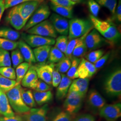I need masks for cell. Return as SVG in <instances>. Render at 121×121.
Here are the masks:
<instances>
[{
  "label": "cell",
  "instance_id": "6da1fadb",
  "mask_svg": "<svg viewBox=\"0 0 121 121\" xmlns=\"http://www.w3.org/2000/svg\"><path fill=\"white\" fill-rule=\"evenodd\" d=\"M89 18L94 29L104 38L112 43H116L121 38V34L116 26L109 21L102 20L91 14Z\"/></svg>",
  "mask_w": 121,
  "mask_h": 121
},
{
  "label": "cell",
  "instance_id": "7a4b0ae2",
  "mask_svg": "<svg viewBox=\"0 0 121 121\" xmlns=\"http://www.w3.org/2000/svg\"><path fill=\"white\" fill-rule=\"evenodd\" d=\"M93 28L90 19L73 17L69 21L68 39L79 38Z\"/></svg>",
  "mask_w": 121,
  "mask_h": 121
},
{
  "label": "cell",
  "instance_id": "3957f363",
  "mask_svg": "<svg viewBox=\"0 0 121 121\" xmlns=\"http://www.w3.org/2000/svg\"><path fill=\"white\" fill-rule=\"evenodd\" d=\"M21 87L20 84H17L5 93L13 111L19 114L25 113L30 109V108L24 103L22 99L20 93Z\"/></svg>",
  "mask_w": 121,
  "mask_h": 121
},
{
  "label": "cell",
  "instance_id": "277c9868",
  "mask_svg": "<svg viewBox=\"0 0 121 121\" xmlns=\"http://www.w3.org/2000/svg\"><path fill=\"white\" fill-rule=\"evenodd\" d=\"M104 88L108 95L119 96L121 94V69L118 68L110 73L104 83Z\"/></svg>",
  "mask_w": 121,
  "mask_h": 121
},
{
  "label": "cell",
  "instance_id": "5b68a950",
  "mask_svg": "<svg viewBox=\"0 0 121 121\" xmlns=\"http://www.w3.org/2000/svg\"><path fill=\"white\" fill-rule=\"evenodd\" d=\"M51 15L49 6L46 4H40L31 15L26 25L23 28V30L26 31L30 28L48 19Z\"/></svg>",
  "mask_w": 121,
  "mask_h": 121
},
{
  "label": "cell",
  "instance_id": "8992f818",
  "mask_svg": "<svg viewBox=\"0 0 121 121\" xmlns=\"http://www.w3.org/2000/svg\"><path fill=\"white\" fill-rule=\"evenodd\" d=\"M26 33L30 34L38 35L45 37L55 38L57 33L49 20L46 19L34 26L26 31Z\"/></svg>",
  "mask_w": 121,
  "mask_h": 121
},
{
  "label": "cell",
  "instance_id": "52a82bcc",
  "mask_svg": "<svg viewBox=\"0 0 121 121\" xmlns=\"http://www.w3.org/2000/svg\"><path fill=\"white\" fill-rule=\"evenodd\" d=\"M64 103L65 111L71 115L76 114L80 109L83 97L75 91L68 92Z\"/></svg>",
  "mask_w": 121,
  "mask_h": 121
},
{
  "label": "cell",
  "instance_id": "ba28073f",
  "mask_svg": "<svg viewBox=\"0 0 121 121\" xmlns=\"http://www.w3.org/2000/svg\"><path fill=\"white\" fill-rule=\"evenodd\" d=\"M22 40L30 47L37 48L44 45H53L55 43L54 38L45 37L38 35L22 33Z\"/></svg>",
  "mask_w": 121,
  "mask_h": 121
},
{
  "label": "cell",
  "instance_id": "9c48e42d",
  "mask_svg": "<svg viewBox=\"0 0 121 121\" xmlns=\"http://www.w3.org/2000/svg\"><path fill=\"white\" fill-rule=\"evenodd\" d=\"M99 114L107 121L117 120L121 116V103L105 104L99 110Z\"/></svg>",
  "mask_w": 121,
  "mask_h": 121
},
{
  "label": "cell",
  "instance_id": "30bf717a",
  "mask_svg": "<svg viewBox=\"0 0 121 121\" xmlns=\"http://www.w3.org/2000/svg\"><path fill=\"white\" fill-rule=\"evenodd\" d=\"M38 77L40 79L49 85L52 83V73L54 69L55 64L45 62L39 63L38 65H34Z\"/></svg>",
  "mask_w": 121,
  "mask_h": 121
},
{
  "label": "cell",
  "instance_id": "8fae6325",
  "mask_svg": "<svg viewBox=\"0 0 121 121\" xmlns=\"http://www.w3.org/2000/svg\"><path fill=\"white\" fill-rule=\"evenodd\" d=\"M49 21L57 33L60 35L67 36L68 35L69 21L66 18L56 13H52L50 16Z\"/></svg>",
  "mask_w": 121,
  "mask_h": 121
},
{
  "label": "cell",
  "instance_id": "7c38bea8",
  "mask_svg": "<svg viewBox=\"0 0 121 121\" xmlns=\"http://www.w3.org/2000/svg\"><path fill=\"white\" fill-rule=\"evenodd\" d=\"M85 41L87 49L89 50H96L105 44L107 42L106 39L94 28L88 33Z\"/></svg>",
  "mask_w": 121,
  "mask_h": 121
},
{
  "label": "cell",
  "instance_id": "4fadbf2b",
  "mask_svg": "<svg viewBox=\"0 0 121 121\" xmlns=\"http://www.w3.org/2000/svg\"><path fill=\"white\" fill-rule=\"evenodd\" d=\"M48 107L45 104L40 108H32L22 115L24 121H47Z\"/></svg>",
  "mask_w": 121,
  "mask_h": 121
},
{
  "label": "cell",
  "instance_id": "5bb4252c",
  "mask_svg": "<svg viewBox=\"0 0 121 121\" xmlns=\"http://www.w3.org/2000/svg\"><path fill=\"white\" fill-rule=\"evenodd\" d=\"M6 18L7 21L17 30L23 29L26 25L18 10L17 5L12 7L9 10Z\"/></svg>",
  "mask_w": 121,
  "mask_h": 121
},
{
  "label": "cell",
  "instance_id": "9a60e30c",
  "mask_svg": "<svg viewBox=\"0 0 121 121\" xmlns=\"http://www.w3.org/2000/svg\"><path fill=\"white\" fill-rule=\"evenodd\" d=\"M41 4V3L36 1H30L17 5L18 10L25 24Z\"/></svg>",
  "mask_w": 121,
  "mask_h": 121
},
{
  "label": "cell",
  "instance_id": "2e32d148",
  "mask_svg": "<svg viewBox=\"0 0 121 121\" xmlns=\"http://www.w3.org/2000/svg\"><path fill=\"white\" fill-rule=\"evenodd\" d=\"M96 70L97 69L93 63L82 58L77 69L78 78H91L95 73Z\"/></svg>",
  "mask_w": 121,
  "mask_h": 121
},
{
  "label": "cell",
  "instance_id": "e0dca14e",
  "mask_svg": "<svg viewBox=\"0 0 121 121\" xmlns=\"http://www.w3.org/2000/svg\"><path fill=\"white\" fill-rule=\"evenodd\" d=\"M89 82V78H78L74 79L69 86L68 92L75 91L84 98L88 90Z\"/></svg>",
  "mask_w": 121,
  "mask_h": 121
},
{
  "label": "cell",
  "instance_id": "ac0fdd59",
  "mask_svg": "<svg viewBox=\"0 0 121 121\" xmlns=\"http://www.w3.org/2000/svg\"><path fill=\"white\" fill-rule=\"evenodd\" d=\"M38 80V77L34 65H30L21 81V85L24 87L33 89Z\"/></svg>",
  "mask_w": 121,
  "mask_h": 121
},
{
  "label": "cell",
  "instance_id": "d6986e66",
  "mask_svg": "<svg viewBox=\"0 0 121 121\" xmlns=\"http://www.w3.org/2000/svg\"><path fill=\"white\" fill-rule=\"evenodd\" d=\"M18 42L17 47L23 57L24 60H25L26 62L29 63L30 64L35 63L36 61L33 51L30 46L23 40H21Z\"/></svg>",
  "mask_w": 121,
  "mask_h": 121
},
{
  "label": "cell",
  "instance_id": "ffe728a7",
  "mask_svg": "<svg viewBox=\"0 0 121 121\" xmlns=\"http://www.w3.org/2000/svg\"><path fill=\"white\" fill-rule=\"evenodd\" d=\"M0 114L5 117H13L15 115L6 93L0 89Z\"/></svg>",
  "mask_w": 121,
  "mask_h": 121
},
{
  "label": "cell",
  "instance_id": "44dd1931",
  "mask_svg": "<svg viewBox=\"0 0 121 121\" xmlns=\"http://www.w3.org/2000/svg\"><path fill=\"white\" fill-rule=\"evenodd\" d=\"M88 102L92 108L99 111L104 106L106 103L103 97L95 90H91L89 92Z\"/></svg>",
  "mask_w": 121,
  "mask_h": 121
},
{
  "label": "cell",
  "instance_id": "7402d4cb",
  "mask_svg": "<svg viewBox=\"0 0 121 121\" xmlns=\"http://www.w3.org/2000/svg\"><path fill=\"white\" fill-rule=\"evenodd\" d=\"M61 75V81L57 86L56 92V98L59 99L64 98L67 95L72 82V80L65 74L62 73Z\"/></svg>",
  "mask_w": 121,
  "mask_h": 121
},
{
  "label": "cell",
  "instance_id": "603a6c76",
  "mask_svg": "<svg viewBox=\"0 0 121 121\" xmlns=\"http://www.w3.org/2000/svg\"><path fill=\"white\" fill-rule=\"evenodd\" d=\"M50 9L56 13L63 17L72 19L73 18V7H67L50 3Z\"/></svg>",
  "mask_w": 121,
  "mask_h": 121
},
{
  "label": "cell",
  "instance_id": "cb8c5ba5",
  "mask_svg": "<svg viewBox=\"0 0 121 121\" xmlns=\"http://www.w3.org/2000/svg\"><path fill=\"white\" fill-rule=\"evenodd\" d=\"M51 48V45H44L35 48L33 51L36 61L45 62L48 58Z\"/></svg>",
  "mask_w": 121,
  "mask_h": 121
},
{
  "label": "cell",
  "instance_id": "d4e9b609",
  "mask_svg": "<svg viewBox=\"0 0 121 121\" xmlns=\"http://www.w3.org/2000/svg\"><path fill=\"white\" fill-rule=\"evenodd\" d=\"M33 94L36 104L42 105L50 102L52 98V94L50 90L46 91H34Z\"/></svg>",
  "mask_w": 121,
  "mask_h": 121
},
{
  "label": "cell",
  "instance_id": "484cf974",
  "mask_svg": "<svg viewBox=\"0 0 121 121\" xmlns=\"http://www.w3.org/2000/svg\"><path fill=\"white\" fill-rule=\"evenodd\" d=\"M20 33L16 30L8 27H0V37L16 41L19 38Z\"/></svg>",
  "mask_w": 121,
  "mask_h": 121
},
{
  "label": "cell",
  "instance_id": "4316f807",
  "mask_svg": "<svg viewBox=\"0 0 121 121\" xmlns=\"http://www.w3.org/2000/svg\"><path fill=\"white\" fill-rule=\"evenodd\" d=\"M20 93L22 99L27 106L30 108H33L36 106V104L35 102L33 93L31 90L21 87Z\"/></svg>",
  "mask_w": 121,
  "mask_h": 121
},
{
  "label": "cell",
  "instance_id": "83f0119b",
  "mask_svg": "<svg viewBox=\"0 0 121 121\" xmlns=\"http://www.w3.org/2000/svg\"><path fill=\"white\" fill-rule=\"evenodd\" d=\"M86 35L77 44L73 49L72 53V58L81 57L86 53L87 50V48L85 41V39Z\"/></svg>",
  "mask_w": 121,
  "mask_h": 121
},
{
  "label": "cell",
  "instance_id": "f1b7e54d",
  "mask_svg": "<svg viewBox=\"0 0 121 121\" xmlns=\"http://www.w3.org/2000/svg\"><path fill=\"white\" fill-rule=\"evenodd\" d=\"M31 64L24 62L18 65L16 68V81L17 84H20L22 79L30 67Z\"/></svg>",
  "mask_w": 121,
  "mask_h": 121
},
{
  "label": "cell",
  "instance_id": "f546056e",
  "mask_svg": "<svg viewBox=\"0 0 121 121\" xmlns=\"http://www.w3.org/2000/svg\"><path fill=\"white\" fill-rule=\"evenodd\" d=\"M65 57V54L54 46L52 47L50 51L48 57V63H57L64 59Z\"/></svg>",
  "mask_w": 121,
  "mask_h": 121
},
{
  "label": "cell",
  "instance_id": "4dcf8cb0",
  "mask_svg": "<svg viewBox=\"0 0 121 121\" xmlns=\"http://www.w3.org/2000/svg\"><path fill=\"white\" fill-rule=\"evenodd\" d=\"M17 84L16 80L5 78L0 74V89L5 93L12 89Z\"/></svg>",
  "mask_w": 121,
  "mask_h": 121
},
{
  "label": "cell",
  "instance_id": "1f68e13d",
  "mask_svg": "<svg viewBox=\"0 0 121 121\" xmlns=\"http://www.w3.org/2000/svg\"><path fill=\"white\" fill-rule=\"evenodd\" d=\"M71 60V66L67 72L66 76L71 79H74L78 78L77 69L80 62L81 59L80 58H72Z\"/></svg>",
  "mask_w": 121,
  "mask_h": 121
},
{
  "label": "cell",
  "instance_id": "d6a6232c",
  "mask_svg": "<svg viewBox=\"0 0 121 121\" xmlns=\"http://www.w3.org/2000/svg\"><path fill=\"white\" fill-rule=\"evenodd\" d=\"M99 4L108 9L112 14L114 15L117 7V0H95Z\"/></svg>",
  "mask_w": 121,
  "mask_h": 121
},
{
  "label": "cell",
  "instance_id": "836d02e7",
  "mask_svg": "<svg viewBox=\"0 0 121 121\" xmlns=\"http://www.w3.org/2000/svg\"><path fill=\"white\" fill-rule=\"evenodd\" d=\"M71 64V60L65 57L56 65H55L54 68L60 73H65L68 71Z\"/></svg>",
  "mask_w": 121,
  "mask_h": 121
},
{
  "label": "cell",
  "instance_id": "e575fe53",
  "mask_svg": "<svg viewBox=\"0 0 121 121\" xmlns=\"http://www.w3.org/2000/svg\"><path fill=\"white\" fill-rule=\"evenodd\" d=\"M68 42L69 39L67 36L60 35L57 37L55 40V43L54 44L55 47L65 54Z\"/></svg>",
  "mask_w": 121,
  "mask_h": 121
},
{
  "label": "cell",
  "instance_id": "d590c367",
  "mask_svg": "<svg viewBox=\"0 0 121 121\" xmlns=\"http://www.w3.org/2000/svg\"><path fill=\"white\" fill-rule=\"evenodd\" d=\"M18 42L0 37V48L6 51H13L16 49Z\"/></svg>",
  "mask_w": 121,
  "mask_h": 121
},
{
  "label": "cell",
  "instance_id": "8d00e7d4",
  "mask_svg": "<svg viewBox=\"0 0 121 121\" xmlns=\"http://www.w3.org/2000/svg\"><path fill=\"white\" fill-rule=\"evenodd\" d=\"M89 32V31L87 32L85 35H82V36H81V37H80L79 38L72 39H71L70 40H69L68 45H67V49H66V52H65V57L69 58L70 60L72 59V53L73 52V49L77 45V44L83 37H84L87 34V33Z\"/></svg>",
  "mask_w": 121,
  "mask_h": 121
},
{
  "label": "cell",
  "instance_id": "74e56055",
  "mask_svg": "<svg viewBox=\"0 0 121 121\" xmlns=\"http://www.w3.org/2000/svg\"><path fill=\"white\" fill-rule=\"evenodd\" d=\"M104 53L103 49H96L91 51L85 56V59L94 64L102 56Z\"/></svg>",
  "mask_w": 121,
  "mask_h": 121
},
{
  "label": "cell",
  "instance_id": "f35d334b",
  "mask_svg": "<svg viewBox=\"0 0 121 121\" xmlns=\"http://www.w3.org/2000/svg\"><path fill=\"white\" fill-rule=\"evenodd\" d=\"M11 64L13 68H15L23 62L24 59L18 49H15L12 51L11 54Z\"/></svg>",
  "mask_w": 121,
  "mask_h": 121
},
{
  "label": "cell",
  "instance_id": "ab89813d",
  "mask_svg": "<svg viewBox=\"0 0 121 121\" xmlns=\"http://www.w3.org/2000/svg\"><path fill=\"white\" fill-rule=\"evenodd\" d=\"M11 58L8 51L0 48V67L11 66Z\"/></svg>",
  "mask_w": 121,
  "mask_h": 121
},
{
  "label": "cell",
  "instance_id": "60d3db41",
  "mask_svg": "<svg viewBox=\"0 0 121 121\" xmlns=\"http://www.w3.org/2000/svg\"><path fill=\"white\" fill-rule=\"evenodd\" d=\"M0 74L5 78L16 80L15 70L11 66L0 67Z\"/></svg>",
  "mask_w": 121,
  "mask_h": 121
},
{
  "label": "cell",
  "instance_id": "b9f144b4",
  "mask_svg": "<svg viewBox=\"0 0 121 121\" xmlns=\"http://www.w3.org/2000/svg\"><path fill=\"white\" fill-rule=\"evenodd\" d=\"M87 6L91 13V15L95 17H97L100 9V6L99 4L95 0H88Z\"/></svg>",
  "mask_w": 121,
  "mask_h": 121
},
{
  "label": "cell",
  "instance_id": "7bdbcfd3",
  "mask_svg": "<svg viewBox=\"0 0 121 121\" xmlns=\"http://www.w3.org/2000/svg\"><path fill=\"white\" fill-rule=\"evenodd\" d=\"M72 115L66 111H61L57 113L51 121H72Z\"/></svg>",
  "mask_w": 121,
  "mask_h": 121
},
{
  "label": "cell",
  "instance_id": "ee69618b",
  "mask_svg": "<svg viewBox=\"0 0 121 121\" xmlns=\"http://www.w3.org/2000/svg\"><path fill=\"white\" fill-rule=\"evenodd\" d=\"M44 0H4L5 9H9L27 1H36L40 3H43Z\"/></svg>",
  "mask_w": 121,
  "mask_h": 121
},
{
  "label": "cell",
  "instance_id": "f6af8a7d",
  "mask_svg": "<svg viewBox=\"0 0 121 121\" xmlns=\"http://www.w3.org/2000/svg\"><path fill=\"white\" fill-rule=\"evenodd\" d=\"M51 89L50 85L39 79L38 80L33 89L37 91H46L50 90Z\"/></svg>",
  "mask_w": 121,
  "mask_h": 121
},
{
  "label": "cell",
  "instance_id": "bcb514c9",
  "mask_svg": "<svg viewBox=\"0 0 121 121\" xmlns=\"http://www.w3.org/2000/svg\"><path fill=\"white\" fill-rule=\"evenodd\" d=\"M110 54V52H106L105 54H104L101 56L98 60H97L93 64L96 69H99L104 65L107 60H108Z\"/></svg>",
  "mask_w": 121,
  "mask_h": 121
},
{
  "label": "cell",
  "instance_id": "7dc6e473",
  "mask_svg": "<svg viewBox=\"0 0 121 121\" xmlns=\"http://www.w3.org/2000/svg\"><path fill=\"white\" fill-rule=\"evenodd\" d=\"M61 79V75L55 68L53 69L52 73V86L56 87L59 85Z\"/></svg>",
  "mask_w": 121,
  "mask_h": 121
},
{
  "label": "cell",
  "instance_id": "c3c4849f",
  "mask_svg": "<svg viewBox=\"0 0 121 121\" xmlns=\"http://www.w3.org/2000/svg\"><path fill=\"white\" fill-rule=\"evenodd\" d=\"M50 2L54 4L62 5L67 7H73L76 4V3L72 2L70 0H49Z\"/></svg>",
  "mask_w": 121,
  "mask_h": 121
},
{
  "label": "cell",
  "instance_id": "681fc988",
  "mask_svg": "<svg viewBox=\"0 0 121 121\" xmlns=\"http://www.w3.org/2000/svg\"><path fill=\"white\" fill-rule=\"evenodd\" d=\"M73 121H95V118L90 114H83L77 117Z\"/></svg>",
  "mask_w": 121,
  "mask_h": 121
},
{
  "label": "cell",
  "instance_id": "f907efd6",
  "mask_svg": "<svg viewBox=\"0 0 121 121\" xmlns=\"http://www.w3.org/2000/svg\"><path fill=\"white\" fill-rule=\"evenodd\" d=\"M0 121H24L22 115H14L11 117H0Z\"/></svg>",
  "mask_w": 121,
  "mask_h": 121
},
{
  "label": "cell",
  "instance_id": "816d5d0a",
  "mask_svg": "<svg viewBox=\"0 0 121 121\" xmlns=\"http://www.w3.org/2000/svg\"><path fill=\"white\" fill-rule=\"evenodd\" d=\"M116 18L119 22H121V0H119L117 4L115 14Z\"/></svg>",
  "mask_w": 121,
  "mask_h": 121
},
{
  "label": "cell",
  "instance_id": "f5cc1de1",
  "mask_svg": "<svg viewBox=\"0 0 121 121\" xmlns=\"http://www.w3.org/2000/svg\"><path fill=\"white\" fill-rule=\"evenodd\" d=\"M5 9L4 0H0V21Z\"/></svg>",
  "mask_w": 121,
  "mask_h": 121
},
{
  "label": "cell",
  "instance_id": "db71d44e",
  "mask_svg": "<svg viewBox=\"0 0 121 121\" xmlns=\"http://www.w3.org/2000/svg\"><path fill=\"white\" fill-rule=\"evenodd\" d=\"M70 1H72V2H75V3H78V2H79V1H80V0H70Z\"/></svg>",
  "mask_w": 121,
  "mask_h": 121
},
{
  "label": "cell",
  "instance_id": "11a10c76",
  "mask_svg": "<svg viewBox=\"0 0 121 121\" xmlns=\"http://www.w3.org/2000/svg\"></svg>",
  "mask_w": 121,
  "mask_h": 121
}]
</instances>
